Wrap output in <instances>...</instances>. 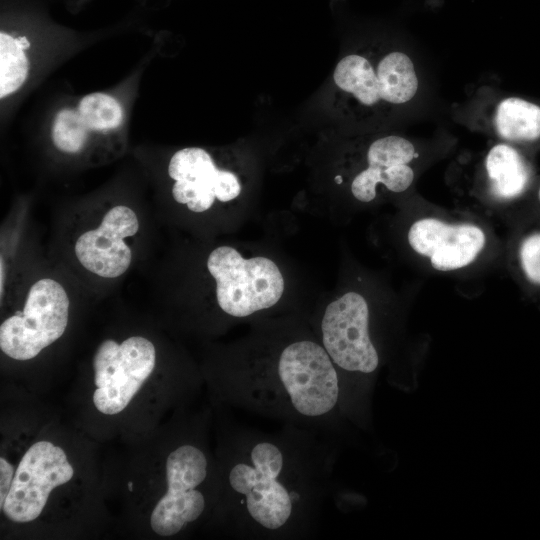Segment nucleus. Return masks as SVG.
Here are the masks:
<instances>
[{"instance_id":"nucleus-9","label":"nucleus","mask_w":540,"mask_h":540,"mask_svg":"<svg viewBox=\"0 0 540 540\" xmlns=\"http://www.w3.org/2000/svg\"><path fill=\"white\" fill-rule=\"evenodd\" d=\"M73 476L74 468L61 446L48 440L36 441L15 469L1 512L15 523L32 522L42 514L52 491Z\"/></svg>"},{"instance_id":"nucleus-18","label":"nucleus","mask_w":540,"mask_h":540,"mask_svg":"<svg viewBox=\"0 0 540 540\" xmlns=\"http://www.w3.org/2000/svg\"><path fill=\"white\" fill-rule=\"evenodd\" d=\"M90 133L77 109L65 108L55 116L52 125V141L61 152L79 153L85 147Z\"/></svg>"},{"instance_id":"nucleus-3","label":"nucleus","mask_w":540,"mask_h":540,"mask_svg":"<svg viewBox=\"0 0 540 540\" xmlns=\"http://www.w3.org/2000/svg\"><path fill=\"white\" fill-rule=\"evenodd\" d=\"M201 439H179L166 455L164 492L149 519L159 536H176L213 513L219 495V468Z\"/></svg>"},{"instance_id":"nucleus-17","label":"nucleus","mask_w":540,"mask_h":540,"mask_svg":"<svg viewBox=\"0 0 540 540\" xmlns=\"http://www.w3.org/2000/svg\"><path fill=\"white\" fill-rule=\"evenodd\" d=\"M76 109L91 132L114 130L121 125L124 117L119 101L102 92L84 96Z\"/></svg>"},{"instance_id":"nucleus-4","label":"nucleus","mask_w":540,"mask_h":540,"mask_svg":"<svg viewBox=\"0 0 540 540\" xmlns=\"http://www.w3.org/2000/svg\"><path fill=\"white\" fill-rule=\"evenodd\" d=\"M334 85L352 112L363 118L407 107L419 91L413 59L398 48H372L342 57Z\"/></svg>"},{"instance_id":"nucleus-1","label":"nucleus","mask_w":540,"mask_h":540,"mask_svg":"<svg viewBox=\"0 0 540 540\" xmlns=\"http://www.w3.org/2000/svg\"><path fill=\"white\" fill-rule=\"evenodd\" d=\"M330 438L288 423L274 431L227 426L213 520L239 539H308L329 490L335 458Z\"/></svg>"},{"instance_id":"nucleus-7","label":"nucleus","mask_w":540,"mask_h":540,"mask_svg":"<svg viewBox=\"0 0 540 540\" xmlns=\"http://www.w3.org/2000/svg\"><path fill=\"white\" fill-rule=\"evenodd\" d=\"M69 298L63 286L51 278L35 282L22 311L0 326V348L14 360H30L57 341L65 332Z\"/></svg>"},{"instance_id":"nucleus-13","label":"nucleus","mask_w":540,"mask_h":540,"mask_svg":"<svg viewBox=\"0 0 540 540\" xmlns=\"http://www.w3.org/2000/svg\"><path fill=\"white\" fill-rule=\"evenodd\" d=\"M410 247L428 258L438 271H452L470 265L486 243L484 231L473 224H449L436 218L415 221L408 231Z\"/></svg>"},{"instance_id":"nucleus-22","label":"nucleus","mask_w":540,"mask_h":540,"mask_svg":"<svg viewBox=\"0 0 540 540\" xmlns=\"http://www.w3.org/2000/svg\"><path fill=\"white\" fill-rule=\"evenodd\" d=\"M538 198H539V201H540V187H539V190H538Z\"/></svg>"},{"instance_id":"nucleus-21","label":"nucleus","mask_w":540,"mask_h":540,"mask_svg":"<svg viewBox=\"0 0 540 540\" xmlns=\"http://www.w3.org/2000/svg\"><path fill=\"white\" fill-rule=\"evenodd\" d=\"M3 272H4V268H3V258L1 257V296L3 295Z\"/></svg>"},{"instance_id":"nucleus-8","label":"nucleus","mask_w":540,"mask_h":540,"mask_svg":"<svg viewBox=\"0 0 540 540\" xmlns=\"http://www.w3.org/2000/svg\"><path fill=\"white\" fill-rule=\"evenodd\" d=\"M155 365V346L143 336H131L120 343L113 339L101 342L92 360L95 408L104 415L121 413Z\"/></svg>"},{"instance_id":"nucleus-20","label":"nucleus","mask_w":540,"mask_h":540,"mask_svg":"<svg viewBox=\"0 0 540 540\" xmlns=\"http://www.w3.org/2000/svg\"><path fill=\"white\" fill-rule=\"evenodd\" d=\"M15 474V468L4 457H0V506L4 503L7 497Z\"/></svg>"},{"instance_id":"nucleus-14","label":"nucleus","mask_w":540,"mask_h":540,"mask_svg":"<svg viewBox=\"0 0 540 540\" xmlns=\"http://www.w3.org/2000/svg\"><path fill=\"white\" fill-rule=\"evenodd\" d=\"M484 171L490 193L502 201L521 196L530 181L527 162L516 148L506 142L489 149L484 159Z\"/></svg>"},{"instance_id":"nucleus-19","label":"nucleus","mask_w":540,"mask_h":540,"mask_svg":"<svg viewBox=\"0 0 540 540\" xmlns=\"http://www.w3.org/2000/svg\"><path fill=\"white\" fill-rule=\"evenodd\" d=\"M519 262L526 279L540 286V231L531 233L522 240Z\"/></svg>"},{"instance_id":"nucleus-16","label":"nucleus","mask_w":540,"mask_h":540,"mask_svg":"<svg viewBox=\"0 0 540 540\" xmlns=\"http://www.w3.org/2000/svg\"><path fill=\"white\" fill-rule=\"evenodd\" d=\"M30 42L25 36L0 33V98L19 90L27 80L29 60L25 50Z\"/></svg>"},{"instance_id":"nucleus-12","label":"nucleus","mask_w":540,"mask_h":540,"mask_svg":"<svg viewBox=\"0 0 540 540\" xmlns=\"http://www.w3.org/2000/svg\"><path fill=\"white\" fill-rule=\"evenodd\" d=\"M139 230L136 213L125 205L112 207L100 225L82 233L75 243V254L81 265L103 278L124 274L132 261V252L125 238Z\"/></svg>"},{"instance_id":"nucleus-15","label":"nucleus","mask_w":540,"mask_h":540,"mask_svg":"<svg viewBox=\"0 0 540 540\" xmlns=\"http://www.w3.org/2000/svg\"><path fill=\"white\" fill-rule=\"evenodd\" d=\"M490 122L506 142L526 143L540 138V106L523 98H502L493 107Z\"/></svg>"},{"instance_id":"nucleus-10","label":"nucleus","mask_w":540,"mask_h":540,"mask_svg":"<svg viewBox=\"0 0 540 540\" xmlns=\"http://www.w3.org/2000/svg\"><path fill=\"white\" fill-rule=\"evenodd\" d=\"M168 174L175 181L172 196L195 213L212 207L215 199L229 202L241 193L238 177L231 171L218 169L210 154L199 147H187L173 154Z\"/></svg>"},{"instance_id":"nucleus-11","label":"nucleus","mask_w":540,"mask_h":540,"mask_svg":"<svg viewBox=\"0 0 540 540\" xmlns=\"http://www.w3.org/2000/svg\"><path fill=\"white\" fill-rule=\"evenodd\" d=\"M418 157L416 146L408 138L389 134L373 139L365 151V167L352 178V195L368 203L375 199L379 185L394 193L406 191L414 181L412 163Z\"/></svg>"},{"instance_id":"nucleus-2","label":"nucleus","mask_w":540,"mask_h":540,"mask_svg":"<svg viewBox=\"0 0 540 540\" xmlns=\"http://www.w3.org/2000/svg\"><path fill=\"white\" fill-rule=\"evenodd\" d=\"M214 370L220 400L246 412L331 435L344 416L336 368L301 330H259Z\"/></svg>"},{"instance_id":"nucleus-5","label":"nucleus","mask_w":540,"mask_h":540,"mask_svg":"<svg viewBox=\"0 0 540 540\" xmlns=\"http://www.w3.org/2000/svg\"><path fill=\"white\" fill-rule=\"evenodd\" d=\"M370 313L366 299L347 292L330 302L320 318L319 342L338 373L342 409L353 380L369 377L379 367L380 356L370 334Z\"/></svg>"},{"instance_id":"nucleus-6","label":"nucleus","mask_w":540,"mask_h":540,"mask_svg":"<svg viewBox=\"0 0 540 540\" xmlns=\"http://www.w3.org/2000/svg\"><path fill=\"white\" fill-rule=\"evenodd\" d=\"M207 269L216 282L219 308L232 318L270 309L284 292V278L274 261L262 256L243 258L231 246L215 248L208 256Z\"/></svg>"}]
</instances>
